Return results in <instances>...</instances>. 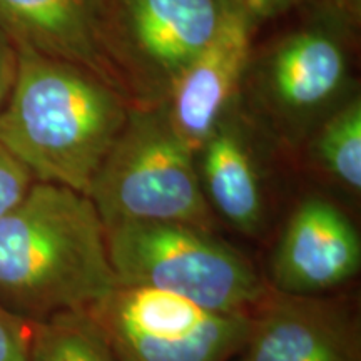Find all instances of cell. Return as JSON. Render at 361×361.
Listing matches in <instances>:
<instances>
[{"mask_svg": "<svg viewBox=\"0 0 361 361\" xmlns=\"http://www.w3.org/2000/svg\"><path fill=\"white\" fill-rule=\"evenodd\" d=\"M251 22L238 4L214 39L180 74L162 106L174 133L194 154L234 111L251 61Z\"/></svg>", "mask_w": 361, "mask_h": 361, "instance_id": "obj_10", "label": "cell"}, {"mask_svg": "<svg viewBox=\"0 0 361 361\" xmlns=\"http://www.w3.org/2000/svg\"><path fill=\"white\" fill-rule=\"evenodd\" d=\"M17 66V51L11 40L0 30V109L6 102L8 90L13 82Z\"/></svg>", "mask_w": 361, "mask_h": 361, "instance_id": "obj_19", "label": "cell"}, {"mask_svg": "<svg viewBox=\"0 0 361 361\" xmlns=\"http://www.w3.org/2000/svg\"><path fill=\"white\" fill-rule=\"evenodd\" d=\"M313 20L247 64L252 111L283 141L300 144L341 106L350 79L346 39L353 29L314 11Z\"/></svg>", "mask_w": 361, "mask_h": 361, "instance_id": "obj_6", "label": "cell"}, {"mask_svg": "<svg viewBox=\"0 0 361 361\" xmlns=\"http://www.w3.org/2000/svg\"><path fill=\"white\" fill-rule=\"evenodd\" d=\"M361 266L356 228L340 207L308 197L296 207L271 261V290L290 296H322L355 276Z\"/></svg>", "mask_w": 361, "mask_h": 361, "instance_id": "obj_9", "label": "cell"}, {"mask_svg": "<svg viewBox=\"0 0 361 361\" xmlns=\"http://www.w3.org/2000/svg\"><path fill=\"white\" fill-rule=\"evenodd\" d=\"M239 0H102L107 59L130 106H164Z\"/></svg>", "mask_w": 361, "mask_h": 361, "instance_id": "obj_5", "label": "cell"}, {"mask_svg": "<svg viewBox=\"0 0 361 361\" xmlns=\"http://www.w3.org/2000/svg\"><path fill=\"white\" fill-rule=\"evenodd\" d=\"M16 51V75L0 109V142L35 180L87 196L133 106L82 66Z\"/></svg>", "mask_w": 361, "mask_h": 361, "instance_id": "obj_1", "label": "cell"}, {"mask_svg": "<svg viewBox=\"0 0 361 361\" xmlns=\"http://www.w3.org/2000/svg\"><path fill=\"white\" fill-rule=\"evenodd\" d=\"M301 0H239L243 11L246 12L252 29L261 22L274 19L290 8L298 6Z\"/></svg>", "mask_w": 361, "mask_h": 361, "instance_id": "obj_17", "label": "cell"}, {"mask_svg": "<svg viewBox=\"0 0 361 361\" xmlns=\"http://www.w3.org/2000/svg\"><path fill=\"white\" fill-rule=\"evenodd\" d=\"M314 11L336 17L355 30L360 25L361 0H310Z\"/></svg>", "mask_w": 361, "mask_h": 361, "instance_id": "obj_18", "label": "cell"}, {"mask_svg": "<svg viewBox=\"0 0 361 361\" xmlns=\"http://www.w3.org/2000/svg\"><path fill=\"white\" fill-rule=\"evenodd\" d=\"M87 197L104 226L159 221L209 231L213 226L196 154L174 133L162 106L130 109Z\"/></svg>", "mask_w": 361, "mask_h": 361, "instance_id": "obj_4", "label": "cell"}, {"mask_svg": "<svg viewBox=\"0 0 361 361\" xmlns=\"http://www.w3.org/2000/svg\"><path fill=\"white\" fill-rule=\"evenodd\" d=\"M119 284L171 293L219 313H255L271 295L243 252L183 223L126 221L104 226Z\"/></svg>", "mask_w": 361, "mask_h": 361, "instance_id": "obj_3", "label": "cell"}, {"mask_svg": "<svg viewBox=\"0 0 361 361\" xmlns=\"http://www.w3.org/2000/svg\"><path fill=\"white\" fill-rule=\"evenodd\" d=\"M34 183L29 169L0 142V216L19 204Z\"/></svg>", "mask_w": 361, "mask_h": 361, "instance_id": "obj_15", "label": "cell"}, {"mask_svg": "<svg viewBox=\"0 0 361 361\" xmlns=\"http://www.w3.org/2000/svg\"><path fill=\"white\" fill-rule=\"evenodd\" d=\"M197 174L211 209L245 234L258 233L264 221V192L258 161L247 133L229 112L202 147Z\"/></svg>", "mask_w": 361, "mask_h": 361, "instance_id": "obj_12", "label": "cell"}, {"mask_svg": "<svg viewBox=\"0 0 361 361\" xmlns=\"http://www.w3.org/2000/svg\"><path fill=\"white\" fill-rule=\"evenodd\" d=\"M29 324L27 361H117L87 311H67Z\"/></svg>", "mask_w": 361, "mask_h": 361, "instance_id": "obj_14", "label": "cell"}, {"mask_svg": "<svg viewBox=\"0 0 361 361\" xmlns=\"http://www.w3.org/2000/svg\"><path fill=\"white\" fill-rule=\"evenodd\" d=\"M117 284L87 196L35 180L0 216V306L25 323L87 311Z\"/></svg>", "mask_w": 361, "mask_h": 361, "instance_id": "obj_2", "label": "cell"}, {"mask_svg": "<svg viewBox=\"0 0 361 361\" xmlns=\"http://www.w3.org/2000/svg\"><path fill=\"white\" fill-rule=\"evenodd\" d=\"M117 361H229L245 348L251 313H219L117 283L87 310Z\"/></svg>", "mask_w": 361, "mask_h": 361, "instance_id": "obj_7", "label": "cell"}, {"mask_svg": "<svg viewBox=\"0 0 361 361\" xmlns=\"http://www.w3.org/2000/svg\"><path fill=\"white\" fill-rule=\"evenodd\" d=\"M311 156L324 174L350 192L361 189V101L351 94L310 135Z\"/></svg>", "mask_w": 361, "mask_h": 361, "instance_id": "obj_13", "label": "cell"}, {"mask_svg": "<svg viewBox=\"0 0 361 361\" xmlns=\"http://www.w3.org/2000/svg\"><path fill=\"white\" fill-rule=\"evenodd\" d=\"M30 324L0 306V361H27Z\"/></svg>", "mask_w": 361, "mask_h": 361, "instance_id": "obj_16", "label": "cell"}, {"mask_svg": "<svg viewBox=\"0 0 361 361\" xmlns=\"http://www.w3.org/2000/svg\"><path fill=\"white\" fill-rule=\"evenodd\" d=\"M0 30L16 49L82 66L124 96L104 47L102 0H0Z\"/></svg>", "mask_w": 361, "mask_h": 361, "instance_id": "obj_11", "label": "cell"}, {"mask_svg": "<svg viewBox=\"0 0 361 361\" xmlns=\"http://www.w3.org/2000/svg\"><path fill=\"white\" fill-rule=\"evenodd\" d=\"M243 353V361H361L360 323L341 300L271 291Z\"/></svg>", "mask_w": 361, "mask_h": 361, "instance_id": "obj_8", "label": "cell"}]
</instances>
